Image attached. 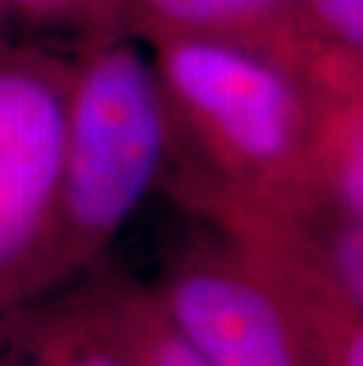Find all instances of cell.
Wrapping results in <instances>:
<instances>
[{
    "instance_id": "obj_3",
    "label": "cell",
    "mask_w": 363,
    "mask_h": 366,
    "mask_svg": "<svg viewBox=\"0 0 363 366\" xmlns=\"http://www.w3.org/2000/svg\"><path fill=\"white\" fill-rule=\"evenodd\" d=\"M153 291L210 366H319L321 312L241 241L187 248Z\"/></svg>"
},
{
    "instance_id": "obj_2",
    "label": "cell",
    "mask_w": 363,
    "mask_h": 366,
    "mask_svg": "<svg viewBox=\"0 0 363 366\" xmlns=\"http://www.w3.org/2000/svg\"><path fill=\"white\" fill-rule=\"evenodd\" d=\"M170 139L156 66L133 43L99 41L71 66L48 284L109 246L163 170Z\"/></svg>"
},
{
    "instance_id": "obj_9",
    "label": "cell",
    "mask_w": 363,
    "mask_h": 366,
    "mask_svg": "<svg viewBox=\"0 0 363 366\" xmlns=\"http://www.w3.org/2000/svg\"><path fill=\"white\" fill-rule=\"evenodd\" d=\"M0 366H3V364H0Z\"/></svg>"
},
{
    "instance_id": "obj_4",
    "label": "cell",
    "mask_w": 363,
    "mask_h": 366,
    "mask_svg": "<svg viewBox=\"0 0 363 366\" xmlns=\"http://www.w3.org/2000/svg\"><path fill=\"white\" fill-rule=\"evenodd\" d=\"M71 69L0 50V310L48 284Z\"/></svg>"
},
{
    "instance_id": "obj_6",
    "label": "cell",
    "mask_w": 363,
    "mask_h": 366,
    "mask_svg": "<svg viewBox=\"0 0 363 366\" xmlns=\"http://www.w3.org/2000/svg\"><path fill=\"white\" fill-rule=\"evenodd\" d=\"M85 300L126 366H210L153 288L106 282L85 293Z\"/></svg>"
},
{
    "instance_id": "obj_7",
    "label": "cell",
    "mask_w": 363,
    "mask_h": 366,
    "mask_svg": "<svg viewBox=\"0 0 363 366\" xmlns=\"http://www.w3.org/2000/svg\"><path fill=\"white\" fill-rule=\"evenodd\" d=\"M14 340L3 366H126L85 298L21 322Z\"/></svg>"
},
{
    "instance_id": "obj_5",
    "label": "cell",
    "mask_w": 363,
    "mask_h": 366,
    "mask_svg": "<svg viewBox=\"0 0 363 366\" xmlns=\"http://www.w3.org/2000/svg\"><path fill=\"white\" fill-rule=\"evenodd\" d=\"M153 38L210 36L265 45L285 57L295 0H121Z\"/></svg>"
},
{
    "instance_id": "obj_8",
    "label": "cell",
    "mask_w": 363,
    "mask_h": 366,
    "mask_svg": "<svg viewBox=\"0 0 363 366\" xmlns=\"http://www.w3.org/2000/svg\"><path fill=\"white\" fill-rule=\"evenodd\" d=\"M0 12L29 24H90L121 12V0H0Z\"/></svg>"
},
{
    "instance_id": "obj_1",
    "label": "cell",
    "mask_w": 363,
    "mask_h": 366,
    "mask_svg": "<svg viewBox=\"0 0 363 366\" xmlns=\"http://www.w3.org/2000/svg\"><path fill=\"white\" fill-rule=\"evenodd\" d=\"M173 126L194 132L224 213L312 215L323 194L337 109L319 83L265 45L229 38H158L153 57ZM333 213V210H330Z\"/></svg>"
}]
</instances>
